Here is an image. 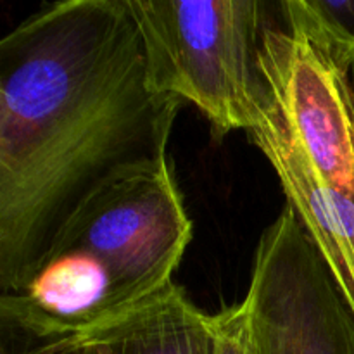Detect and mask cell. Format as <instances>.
Masks as SVG:
<instances>
[{
    "instance_id": "8",
    "label": "cell",
    "mask_w": 354,
    "mask_h": 354,
    "mask_svg": "<svg viewBox=\"0 0 354 354\" xmlns=\"http://www.w3.org/2000/svg\"><path fill=\"white\" fill-rule=\"evenodd\" d=\"M19 354H61L59 351L57 342H41V344L35 346V348L26 349V351L19 353Z\"/></svg>"
},
{
    "instance_id": "7",
    "label": "cell",
    "mask_w": 354,
    "mask_h": 354,
    "mask_svg": "<svg viewBox=\"0 0 354 354\" xmlns=\"http://www.w3.org/2000/svg\"><path fill=\"white\" fill-rule=\"evenodd\" d=\"M213 354H254L249 344L248 311L244 303L211 315Z\"/></svg>"
},
{
    "instance_id": "5",
    "label": "cell",
    "mask_w": 354,
    "mask_h": 354,
    "mask_svg": "<svg viewBox=\"0 0 354 354\" xmlns=\"http://www.w3.org/2000/svg\"><path fill=\"white\" fill-rule=\"evenodd\" d=\"M55 342L61 354H213L211 315L175 282L128 313Z\"/></svg>"
},
{
    "instance_id": "1",
    "label": "cell",
    "mask_w": 354,
    "mask_h": 354,
    "mask_svg": "<svg viewBox=\"0 0 354 354\" xmlns=\"http://www.w3.org/2000/svg\"><path fill=\"white\" fill-rule=\"evenodd\" d=\"M183 100L149 85L127 0H64L0 40V294L124 173L168 158Z\"/></svg>"
},
{
    "instance_id": "6",
    "label": "cell",
    "mask_w": 354,
    "mask_h": 354,
    "mask_svg": "<svg viewBox=\"0 0 354 354\" xmlns=\"http://www.w3.org/2000/svg\"><path fill=\"white\" fill-rule=\"evenodd\" d=\"M283 12L306 24L354 69V0H283Z\"/></svg>"
},
{
    "instance_id": "4",
    "label": "cell",
    "mask_w": 354,
    "mask_h": 354,
    "mask_svg": "<svg viewBox=\"0 0 354 354\" xmlns=\"http://www.w3.org/2000/svg\"><path fill=\"white\" fill-rule=\"evenodd\" d=\"M254 354H354V315L296 213L261 234L244 297Z\"/></svg>"
},
{
    "instance_id": "3",
    "label": "cell",
    "mask_w": 354,
    "mask_h": 354,
    "mask_svg": "<svg viewBox=\"0 0 354 354\" xmlns=\"http://www.w3.org/2000/svg\"><path fill=\"white\" fill-rule=\"evenodd\" d=\"M144 45L154 92L190 102L214 133L249 131L265 78L259 50L266 24L259 0H127Z\"/></svg>"
},
{
    "instance_id": "2",
    "label": "cell",
    "mask_w": 354,
    "mask_h": 354,
    "mask_svg": "<svg viewBox=\"0 0 354 354\" xmlns=\"http://www.w3.org/2000/svg\"><path fill=\"white\" fill-rule=\"evenodd\" d=\"M190 241L169 159L124 173L62 225L19 289L0 294L3 328L41 344L114 320L171 286Z\"/></svg>"
}]
</instances>
